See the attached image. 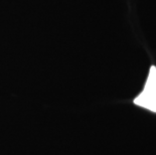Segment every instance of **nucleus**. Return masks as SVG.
<instances>
[{
  "instance_id": "nucleus-1",
  "label": "nucleus",
  "mask_w": 156,
  "mask_h": 155,
  "mask_svg": "<svg viewBox=\"0 0 156 155\" xmlns=\"http://www.w3.org/2000/svg\"><path fill=\"white\" fill-rule=\"evenodd\" d=\"M136 106L156 113V67L151 65L144 88L133 100Z\"/></svg>"
}]
</instances>
